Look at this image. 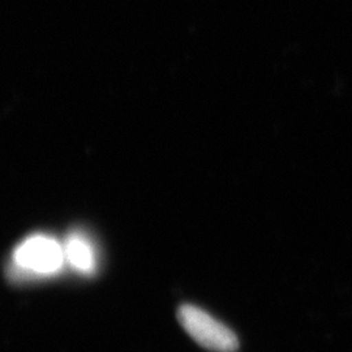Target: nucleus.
Listing matches in <instances>:
<instances>
[{
    "mask_svg": "<svg viewBox=\"0 0 352 352\" xmlns=\"http://www.w3.org/2000/svg\"><path fill=\"white\" fill-rule=\"evenodd\" d=\"M177 320L192 340L210 351L234 352L239 347L235 333L199 307L182 305Z\"/></svg>",
    "mask_w": 352,
    "mask_h": 352,
    "instance_id": "obj_2",
    "label": "nucleus"
},
{
    "mask_svg": "<svg viewBox=\"0 0 352 352\" xmlns=\"http://www.w3.org/2000/svg\"><path fill=\"white\" fill-rule=\"evenodd\" d=\"M65 264L63 243L51 235L34 234L13 250L10 274L21 280L50 277L60 273Z\"/></svg>",
    "mask_w": 352,
    "mask_h": 352,
    "instance_id": "obj_1",
    "label": "nucleus"
},
{
    "mask_svg": "<svg viewBox=\"0 0 352 352\" xmlns=\"http://www.w3.org/2000/svg\"><path fill=\"white\" fill-rule=\"evenodd\" d=\"M65 263L75 272L90 276L94 274L98 266V254L93 240L87 232L75 230L67 235L64 240Z\"/></svg>",
    "mask_w": 352,
    "mask_h": 352,
    "instance_id": "obj_3",
    "label": "nucleus"
}]
</instances>
